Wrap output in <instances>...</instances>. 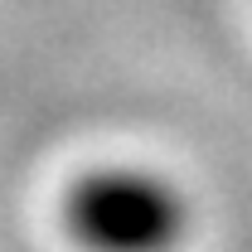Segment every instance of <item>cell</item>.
I'll use <instances>...</instances> for the list:
<instances>
[{
  "instance_id": "1",
  "label": "cell",
  "mask_w": 252,
  "mask_h": 252,
  "mask_svg": "<svg viewBox=\"0 0 252 252\" xmlns=\"http://www.w3.org/2000/svg\"><path fill=\"white\" fill-rule=\"evenodd\" d=\"M63 223L88 252H175L189 228V204L156 170L102 165L73 180Z\"/></svg>"
}]
</instances>
